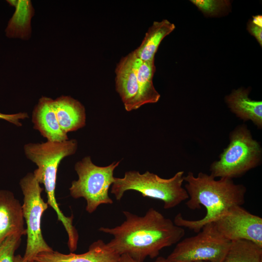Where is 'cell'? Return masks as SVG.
<instances>
[{
    "instance_id": "2e32d148",
    "label": "cell",
    "mask_w": 262,
    "mask_h": 262,
    "mask_svg": "<svg viewBox=\"0 0 262 262\" xmlns=\"http://www.w3.org/2000/svg\"><path fill=\"white\" fill-rule=\"evenodd\" d=\"M175 28V25L167 19L154 21L146 33L140 45L134 51L133 55L142 61L155 59V54L163 39Z\"/></svg>"
},
{
    "instance_id": "3957f363",
    "label": "cell",
    "mask_w": 262,
    "mask_h": 262,
    "mask_svg": "<svg viewBox=\"0 0 262 262\" xmlns=\"http://www.w3.org/2000/svg\"><path fill=\"white\" fill-rule=\"evenodd\" d=\"M78 148L76 140L62 142L47 141L41 143H28L24 146L26 157L37 166L33 174L40 184L45 187L47 203L57 215L68 236L67 244L74 246L78 243L79 234L73 226V215L66 216L63 213L55 197V188L58 166L65 157L73 155Z\"/></svg>"
},
{
    "instance_id": "484cf974",
    "label": "cell",
    "mask_w": 262,
    "mask_h": 262,
    "mask_svg": "<svg viewBox=\"0 0 262 262\" xmlns=\"http://www.w3.org/2000/svg\"><path fill=\"white\" fill-rule=\"evenodd\" d=\"M14 262H38L36 261H25L23 257H21L20 255H17L16 256H15L14 257Z\"/></svg>"
},
{
    "instance_id": "8992f818",
    "label": "cell",
    "mask_w": 262,
    "mask_h": 262,
    "mask_svg": "<svg viewBox=\"0 0 262 262\" xmlns=\"http://www.w3.org/2000/svg\"><path fill=\"white\" fill-rule=\"evenodd\" d=\"M261 148L245 126L237 128L230 136V143L220 159L211 166L214 178L232 180L257 166L260 162Z\"/></svg>"
},
{
    "instance_id": "9c48e42d",
    "label": "cell",
    "mask_w": 262,
    "mask_h": 262,
    "mask_svg": "<svg viewBox=\"0 0 262 262\" xmlns=\"http://www.w3.org/2000/svg\"><path fill=\"white\" fill-rule=\"evenodd\" d=\"M213 223L223 236L230 242L248 240L262 247V218L242 206L231 207Z\"/></svg>"
},
{
    "instance_id": "d6986e66",
    "label": "cell",
    "mask_w": 262,
    "mask_h": 262,
    "mask_svg": "<svg viewBox=\"0 0 262 262\" xmlns=\"http://www.w3.org/2000/svg\"><path fill=\"white\" fill-rule=\"evenodd\" d=\"M222 262H262V247L251 241H231Z\"/></svg>"
},
{
    "instance_id": "277c9868",
    "label": "cell",
    "mask_w": 262,
    "mask_h": 262,
    "mask_svg": "<svg viewBox=\"0 0 262 262\" xmlns=\"http://www.w3.org/2000/svg\"><path fill=\"white\" fill-rule=\"evenodd\" d=\"M184 172L179 171L169 179L162 178L148 171L141 174L135 170L125 172L123 178H115L111 193L120 201L125 192L133 190L144 197L161 200L164 208L169 210L188 199L187 191L182 185Z\"/></svg>"
},
{
    "instance_id": "5bb4252c",
    "label": "cell",
    "mask_w": 262,
    "mask_h": 262,
    "mask_svg": "<svg viewBox=\"0 0 262 262\" xmlns=\"http://www.w3.org/2000/svg\"><path fill=\"white\" fill-rule=\"evenodd\" d=\"M52 104L59 125L65 133L85 126V109L79 101L69 96H61L53 99Z\"/></svg>"
},
{
    "instance_id": "d4e9b609",
    "label": "cell",
    "mask_w": 262,
    "mask_h": 262,
    "mask_svg": "<svg viewBox=\"0 0 262 262\" xmlns=\"http://www.w3.org/2000/svg\"><path fill=\"white\" fill-rule=\"evenodd\" d=\"M252 22L254 23L255 24H256L258 26H262V16H253V19L252 20Z\"/></svg>"
},
{
    "instance_id": "5b68a950",
    "label": "cell",
    "mask_w": 262,
    "mask_h": 262,
    "mask_svg": "<svg viewBox=\"0 0 262 262\" xmlns=\"http://www.w3.org/2000/svg\"><path fill=\"white\" fill-rule=\"evenodd\" d=\"M120 162H114L106 166L95 164L90 156L77 162L74 166L78 179L71 182L69 188L74 198H83L86 201V211L94 212L102 204H112L109 190L115 180L114 171Z\"/></svg>"
},
{
    "instance_id": "4fadbf2b",
    "label": "cell",
    "mask_w": 262,
    "mask_h": 262,
    "mask_svg": "<svg viewBox=\"0 0 262 262\" xmlns=\"http://www.w3.org/2000/svg\"><path fill=\"white\" fill-rule=\"evenodd\" d=\"M53 99L42 97L32 113L33 128L47 141L62 142L68 140L67 133L61 129L52 104Z\"/></svg>"
},
{
    "instance_id": "30bf717a",
    "label": "cell",
    "mask_w": 262,
    "mask_h": 262,
    "mask_svg": "<svg viewBox=\"0 0 262 262\" xmlns=\"http://www.w3.org/2000/svg\"><path fill=\"white\" fill-rule=\"evenodd\" d=\"M115 86L127 111L140 108L135 58L132 52L122 57L115 69Z\"/></svg>"
},
{
    "instance_id": "ffe728a7",
    "label": "cell",
    "mask_w": 262,
    "mask_h": 262,
    "mask_svg": "<svg viewBox=\"0 0 262 262\" xmlns=\"http://www.w3.org/2000/svg\"><path fill=\"white\" fill-rule=\"evenodd\" d=\"M22 236L20 233L12 234L0 244V262H14V254L20 245Z\"/></svg>"
},
{
    "instance_id": "ba28073f",
    "label": "cell",
    "mask_w": 262,
    "mask_h": 262,
    "mask_svg": "<svg viewBox=\"0 0 262 262\" xmlns=\"http://www.w3.org/2000/svg\"><path fill=\"white\" fill-rule=\"evenodd\" d=\"M230 243L213 223H208L196 235L176 244L166 259L170 262H222Z\"/></svg>"
},
{
    "instance_id": "52a82bcc",
    "label": "cell",
    "mask_w": 262,
    "mask_h": 262,
    "mask_svg": "<svg viewBox=\"0 0 262 262\" xmlns=\"http://www.w3.org/2000/svg\"><path fill=\"white\" fill-rule=\"evenodd\" d=\"M33 173H28L20 182L24 196L22 205L24 219L27 225V245L23 259L32 261L39 253L53 251L45 241L42 233L41 218L49 206L41 196L43 188Z\"/></svg>"
},
{
    "instance_id": "7a4b0ae2",
    "label": "cell",
    "mask_w": 262,
    "mask_h": 262,
    "mask_svg": "<svg viewBox=\"0 0 262 262\" xmlns=\"http://www.w3.org/2000/svg\"><path fill=\"white\" fill-rule=\"evenodd\" d=\"M184 181L189 197L185 203L187 207L195 210L201 209L202 206L206 213L203 218L196 220L186 219L179 213L173 221L177 226L198 233L206 224L214 223L231 207L242 206L245 202L246 187L235 184L231 179L219 178L217 180L211 174L202 172L195 176L189 172L184 177Z\"/></svg>"
},
{
    "instance_id": "44dd1931",
    "label": "cell",
    "mask_w": 262,
    "mask_h": 262,
    "mask_svg": "<svg viewBox=\"0 0 262 262\" xmlns=\"http://www.w3.org/2000/svg\"><path fill=\"white\" fill-rule=\"evenodd\" d=\"M204 14L211 16H217L222 13L229 6V1L225 0H191Z\"/></svg>"
},
{
    "instance_id": "9a60e30c",
    "label": "cell",
    "mask_w": 262,
    "mask_h": 262,
    "mask_svg": "<svg viewBox=\"0 0 262 262\" xmlns=\"http://www.w3.org/2000/svg\"><path fill=\"white\" fill-rule=\"evenodd\" d=\"M7 2L15 8V11L5 29L6 36L10 38L27 40L32 33L31 19L34 14L30 0H8Z\"/></svg>"
},
{
    "instance_id": "4316f807",
    "label": "cell",
    "mask_w": 262,
    "mask_h": 262,
    "mask_svg": "<svg viewBox=\"0 0 262 262\" xmlns=\"http://www.w3.org/2000/svg\"><path fill=\"white\" fill-rule=\"evenodd\" d=\"M153 262H170L167 260V259L163 257H158Z\"/></svg>"
},
{
    "instance_id": "ac0fdd59",
    "label": "cell",
    "mask_w": 262,
    "mask_h": 262,
    "mask_svg": "<svg viewBox=\"0 0 262 262\" xmlns=\"http://www.w3.org/2000/svg\"><path fill=\"white\" fill-rule=\"evenodd\" d=\"M135 58L140 106L146 104L156 103L159 100L160 95L155 89L152 81L156 69L155 59L142 61L135 56Z\"/></svg>"
},
{
    "instance_id": "8fae6325",
    "label": "cell",
    "mask_w": 262,
    "mask_h": 262,
    "mask_svg": "<svg viewBox=\"0 0 262 262\" xmlns=\"http://www.w3.org/2000/svg\"><path fill=\"white\" fill-rule=\"evenodd\" d=\"M120 255L102 240L91 244L88 250L82 254L70 252L65 254L57 251L38 254L33 259L38 262H117Z\"/></svg>"
},
{
    "instance_id": "7c38bea8",
    "label": "cell",
    "mask_w": 262,
    "mask_h": 262,
    "mask_svg": "<svg viewBox=\"0 0 262 262\" xmlns=\"http://www.w3.org/2000/svg\"><path fill=\"white\" fill-rule=\"evenodd\" d=\"M15 233L27 234L22 205L12 192L0 190V244L8 236Z\"/></svg>"
},
{
    "instance_id": "7402d4cb",
    "label": "cell",
    "mask_w": 262,
    "mask_h": 262,
    "mask_svg": "<svg viewBox=\"0 0 262 262\" xmlns=\"http://www.w3.org/2000/svg\"><path fill=\"white\" fill-rule=\"evenodd\" d=\"M28 117V114L25 112H19L14 114H4L0 112V119L7 121L17 127L22 126V124L20 122V119H25Z\"/></svg>"
},
{
    "instance_id": "6da1fadb",
    "label": "cell",
    "mask_w": 262,
    "mask_h": 262,
    "mask_svg": "<svg viewBox=\"0 0 262 262\" xmlns=\"http://www.w3.org/2000/svg\"><path fill=\"white\" fill-rule=\"evenodd\" d=\"M123 213L125 220L120 225L100 227L99 230L113 236L107 244L115 253L127 254L137 262L157 257L162 249L177 244L185 235L183 228L153 208L144 216L126 211Z\"/></svg>"
},
{
    "instance_id": "e0dca14e",
    "label": "cell",
    "mask_w": 262,
    "mask_h": 262,
    "mask_svg": "<svg viewBox=\"0 0 262 262\" xmlns=\"http://www.w3.org/2000/svg\"><path fill=\"white\" fill-rule=\"evenodd\" d=\"M248 91L239 88L226 97V100L232 112L244 120H250L257 127L262 126V102L248 98Z\"/></svg>"
},
{
    "instance_id": "cb8c5ba5",
    "label": "cell",
    "mask_w": 262,
    "mask_h": 262,
    "mask_svg": "<svg viewBox=\"0 0 262 262\" xmlns=\"http://www.w3.org/2000/svg\"><path fill=\"white\" fill-rule=\"evenodd\" d=\"M117 262H137L130 256L127 254H123L120 257Z\"/></svg>"
},
{
    "instance_id": "603a6c76",
    "label": "cell",
    "mask_w": 262,
    "mask_h": 262,
    "mask_svg": "<svg viewBox=\"0 0 262 262\" xmlns=\"http://www.w3.org/2000/svg\"><path fill=\"white\" fill-rule=\"evenodd\" d=\"M247 30L257 39L260 45H262V27L249 21L247 25Z\"/></svg>"
}]
</instances>
